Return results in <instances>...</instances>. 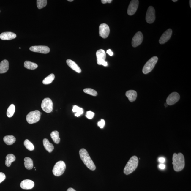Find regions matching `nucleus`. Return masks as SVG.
I'll use <instances>...</instances> for the list:
<instances>
[{"instance_id": "obj_7", "label": "nucleus", "mask_w": 191, "mask_h": 191, "mask_svg": "<svg viewBox=\"0 0 191 191\" xmlns=\"http://www.w3.org/2000/svg\"><path fill=\"white\" fill-rule=\"evenodd\" d=\"M97 63L98 65H103L105 67L108 66V63L105 61L106 59V53L104 50L100 49L96 52Z\"/></svg>"}, {"instance_id": "obj_6", "label": "nucleus", "mask_w": 191, "mask_h": 191, "mask_svg": "<svg viewBox=\"0 0 191 191\" xmlns=\"http://www.w3.org/2000/svg\"><path fill=\"white\" fill-rule=\"evenodd\" d=\"M40 112L39 111H32L27 115V121L30 124L36 123L40 120Z\"/></svg>"}, {"instance_id": "obj_10", "label": "nucleus", "mask_w": 191, "mask_h": 191, "mask_svg": "<svg viewBox=\"0 0 191 191\" xmlns=\"http://www.w3.org/2000/svg\"><path fill=\"white\" fill-rule=\"evenodd\" d=\"M99 35L103 38H106L110 33V29L109 26L105 23L101 24L99 26Z\"/></svg>"}, {"instance_id": "obj_28", "label": "nucleus", "mask_w": 191, "mask_h": 191, "mask_svg": "<svg viewBox=\"0 0 191 191\" xmlns=\"http://www.w3.org/2000/svg\"><path fill=\"white\" fill-rule=\"evenodd\" d=\"M72 111L74 113H76L75 116L77 117H79L84 113V110L81 108L79 107L77 105H74Z\"/></svg>"}, {"instance_id": "obj_30", "label": "nucleus", "mask_w": 191, "mask_h": 191, "mask_svg": "<svg viewBox=\"0 0 191 191\" xmlns=\"http://www.w3.org/2000/svg\"><path fill=\"white\" fill-rule=\"evenodd\" d=\"M24 145L28 150L30 151H32L34 149V146L33 144L28 140H26L24 142Z\"/></svg>"}, {"instance_id": "obj_23", "label": "nucleus", "mask_w": 191, "mask_h": 191, "mask_svg": "<svg viewBox=\"0 0 191 191\" xmlns=\"http://www.w3.org/2000/svg\"><path fill=\"white\" fill-rule=\"evenodd\" d=\"M16 160V157L12 154H9L6 157L5 164L7 167H10L12 162Z\"/></svg>"}, {"instance_id": "obj_36", "label": "nucleus", "mask_w": 191, "mask_h": 191, "mask_svg": "<svg viewBox=\"0 0 191 191\" xmlns=\"http://www.w3.org/2000/svg\"><path fill=\"white\" fill-rule=\"evenodd\" d=\"M101 1L103 4H105L107 3H111L112 1V0H102Z\"/></svg>"}, {"instance_id": "obj_25", "label": "nucleus", "mask_w": 191, "mask_h": 191, "mask_svg": "<svg viewBox=\"0 0 191 191\" xmlns=\"http://www.w3.org/2000/svg\"><path fill=\"white\" fill-rule=\"evenodd\" d=\"M24 67L28 69L34 70L38 67V65L36 63L30 62L29 61H26L24 63Z\"/></svg>"}, {"instance_id": "obj_31", "label": "nucleus", "mask_w": 191, "mask_h": 191, "mask_svg": "<svg viewBox=\"0 0 191 191\" xmlns=\"http://www.w3.org/2000/svg\"><path fill=\"white\" fill-rule=\"evenodd\" d=\"M47 1L46 0H37V5L39 9H41L45 7L47 5Z\"/></svg>"}, {"instance_id": "obj_12", "label": "nucleus", "mask_w": 191, "mask_h": 191, "mask_svg": "<svg viewBox=\"0 0 191 191\" xmlns=\"http://www.w3.org/2000/svg\"><path fill=\"white\" fill-rule=\"evenodd\" d=\"M139 5L138 0H132L130 2L127 10V14L130 16L134 15L136 12Z\"/></svg>"}, {"instance_id": "obj_24", "label": "nucleus", "mask_w": 191, "mask_h": 191, "mask_svg": "<svg viewBox=\"0 0 191 191\" xmlns=\"http://www.w3.org/2000/svg\"><path fill=\"white\" fill-rule=\"evenodd\" d=\"M24 164L26 168L28 170H31L33 168V164L32 159L29 157H26L24 159Z\"/></svg>"}, {"instance_id": "obj_13", "label": "nucleus", "mask_w": 191, "mask_h": 191, "mask_svg": "<svg viewBox=\"0 0 191 191\" xmlns=\"http://www.w3.org/2000/svg\"><path fill=\"white\" fill-rule=\"evenodd\" d=\"M29 49L34 52L44 54L49 53L50 51L49 48L45 46H32L29 48Z\"/></svg>"}, {"instance_id": "obj_39", "label": "nucleus", "mask_w": 191, "mask_h": 191, "mask_svg": "<svg viewBox=\"0 0 191 191\" xmlns=\"http://www.w3.org/2000/svg\"><path fill=\"white\" fill-rule=\"evenodd\" d=\"M165 161V159L164 157H160L159 159V161L161 163H164Z\"/></svg>"}, {"instance_id": "obj_19", "label": "nucleus", "mask_w": 191, "mask_h": 191, "mask_svg": "<svg viewBox=\"0 0 191 191\" xmlns=\"http://www.w3.org/2000/svg\"><path fill=\"white\" fill-rule=\"evenodd\" d=\"M9 68L8 61L6 60H4L0 63V73H6L8 71Z\"/></svg>"}, {"instance_id": "obj_32", "label": "nucleus", "mask_w": 191, "mask_h": 191, "mask_svg": "<svg viewBox=\"0 0 191 191\" xmlns=\"http://www.w3.org/2000/svg\"><path fill=\"white\" fill-rule=\"evenodd\" d=\"M83 91L87 94L90 95L96 96L97 95V93L96 91L91 88H86L83 90Z\"/></svg>"}, {"instance_id": "obj_44", "label": "nucleus", "mask_w": 191, "mask_h": 191, "mask_svg": "<svg viewBox=\"0 0 191 191\" xmlns=\"http://www.w3.org/2000/svg\"><path fill=\"white\" fill-rule=\"evenodd\" d=\"M168 105L167 104L165 103V107L168 106Z\"/></svg>"}, {"instance_id": "obj_34", "label": "nucleus", "mask_w": 191, "mask_h": 191, "mask_svg": "<svg viewBox=\"0 0 191 191\" xmlns=\"http://www.w3.org/2000/svg\"><path fill=\"white\" fill-rule=\"evenodd\" d=\"M98 126L101 129H103L105 125V120L103 119H101L98 122Z\"/></svg>"}, {"instance_id": "obj_22", "label": "nucleus", "mask_w": 191, "mask_h": 191, "mask_svg": "<svg viewBox=\"0 0 191 191\" xmlns=\"http://www.w3.org/2000/svg\"><path fill=\"white\" fill-rule=\"evenodd\" d=\"M3 140L7 145H11L15 142L16 139L15 137L12 135H8L4 138Z\"/></svg>"}, {"instance_id": "obj_42", "label": "nucleus", "mask_w": 191, "mask_h": 191, "mask_svg": "<svg viewBox=\"0 0 191 191\" xmlns=\"http://www.w3.org/2000/svg\"><path fill=\"white\" fill-rule=\"evenodd\" d=\"M190 8H191V1H190Z\"/></svg>"}, {"instance_id": "obj_40", "label": "nucleus", "mask_w": 191, "mask_h": 191, "mask_svg": "<svg viewBox=\"0 0 191 191\" xmlns=\"http://www.w3.org/2000/svg\"><path fill=\"white\" fill-rule=\"evenodd\" d=\"M67 191H76L75 190H74V189L70 188H68Z\"/></svg>"}, {"instance_id": "obj_27", "label": "nucleus", "mask_w": 191, "mask_h": 191, "mask_svg": "<svg viewBox=\"0 0 191 191\" xmlns=\"http://www.w3.org/2000/svg\"><path fill=\"white\" fill-rule=\"evenodd\" d=\"M55 78L54 75L53 74H51L43 80L42 83L45 85L51 84L54 79Z\"/></svg>"}, {"instance_id": "obj_37", "label": "nucleus", "mask_w": 191, "mask_h": 191, "mask_svg": "<svg viewBox=\"0 0 191 191\" xmlns=\"http://www.w3.org/2000/svg\"><path fill=\"white\" fill-rule=\"evenodd\" d=\"M107 53L109 55H110V56H112L113 55V53L111 50V49H108L107 51Z\"/></svg>"}, {"instance_id": "obj_3", "label": "nucleus", "mask_w": 191, "mask_h": 191, "mask_svg": "<svg viewBox=\"0 0 191 191\" xmlns=\"http://www.w3.org/2000/svg\"><path fill=\"white\" fill-rule=\"evenodd\" d=\"M138 159L136 156L131 157L127 163L124 168V173L126 175H128L135 171L138 167Z\"/></svg>"}, {"instance_id": "obj_8", "label": "nucleus", "mask_w": 191, "mask_h": 191, "mask_svg": "<svg viewBox=\"0 0 191 191\" xmlns=\"http://www.w3.org/2000/svg\"><path fill=\"white\" fill-rule=\"evenodd\" d=\"M53 104L51 100L49 98H46L42 102L41 107L44 112L51 113L53 110Z\"/></svg>"}, {"instance_id": "obj_4", "label": "nucleus", "mask_w": 191, "mask_h": 191, "mask_svg": "<svg viewBox=\"0 0 191 191\" xmlns=\"http://www.w3.org/2000/svg\"><path fill=\"white\" fill-rule=\"evenodd\" d=\"M158 57L154 56L151 57L146 63L143 68L142 72L144 74H147L151 72L156 64Z\"/></svg>"}, {"instance_id": "obj_18", "label": "nucleus", "mask_w": 191, "mask_h": 191, "mask_svg": "<svg viewBox=\"0 0 191 191\" xmlns=\"http://www.w3.org/2000/svg\"><path fill=\"white\" fill-rule=\"evenodd\" d=\"M66 62L68 65L72 70L77 72L78 73H81V70L80 68L74 61L71 60H67L66 61Z\"/></svg>"}, {"instance_id": "obj_26", "label": "nucleus", "mask_w": 191, "mask_h": 191, "mask_svg": "<svg viewBox=\"0 0 191 191\" xmlns=\"http://www.w3.org/2000/svg\"><path fill=\"white\" fill-rule=\"evenodd\" d=\"M50 136L53 141L56 144H59L60 141V138L59 137V132L57 131H53L50 134Z\"/></svg>"}, {"instance_id": "obj_21", "label": "nucleus", "mask_w": 191, "mask_h": 191, "mask_svg": "<svg viewBox=\"0 0 191 191\" xmlns=\"http://www.w3.org/2000/svg\"><path fill=\"white\" fill-rule=\"evenodd\" d=\"M43 143L44 148L48 152L51 153L54 149L53 144L49 141L48 139L45 138L43 140Z\"/></svg>"}, {"instance_id": "obj_29", "label": "nucleus", "mask_w": 191, "mask_h": 191, "mask_svg": "<svg viewBox=\"0 0 191 191\" xmlns=\"http://www.w3.org/2000/svg\"><path fill=\"white\" fill-rule=\"evenodd\" d=\"M15 107L13 104L11 105L7 109V114L9 118H11L13 116L15 112Z\"/></svg>"}, {"instance_id": "obj_43", "label": "nucleus", "mask_w": 191, "mask_h": 191, "mask_svg": "<svg viewBox=\"0 0 191 191\" xmlns=\"http://www.w3.org/2000/svg\"><path fill=\"white\" fill-rule=\"evenodd\" d=\"M68 1L70 2H72L73 1V0H68Z\"/></svg>"}, {"instance_id": "obj_11", "label": "nucleus", "mask_w": 191, "mask_h": 191, "mask_svg": "<svg viewBox=\"0 0 191 191\" xmlns=\"http://www.w3.org/2000/svg\"><path fill=\"white\" fill-rule=\"evenodd\" d=\"M143 39V36L141 31L136 33L132 39V45L133 47H136L142 43Z\"/></svg>"}, {"instance_id": "obj_35", "label": "nucleus", "mask_w": 191, "mask_h": 191, "mask_svg": "<svg viewBox=\"0 0 191 191\" xmlns=\"http://www.w3.org/2000/svg\"><path fill=\"white\" fill-rule=\"evenodd\" d=\"M6 178L5 174L2 172H0V183L2 182Z\"/></svg>"}, {"instance_id": "obj_17", "label": "nucleus", "mask_w": 191, "mask_h": 191, "mask_svg": "<svg viewBox=\"0 0 191 191\" xmlns=\"http://www.w3.org/2000/svg\"><path fill=\"white\" fill-rule=\"evenodd\" d=\"M16 35L11 32H5L0 34V38L3 40H10L16 38Z\"/></svg>"}, {"instance_id": "obj_33", "label": "nucleus", "mask_w": 191, "mask_h": 191, "mask_svg": "<svg viewBox=\"0 0 191 191\" xmlns=\"http://www.w3.org/2000/svg\"><path fill=\"white\" fill-rule=\"evenodd\" d=\"M94 116V113L91 112V111H88L86 114V117L90 119H91L93 118Z\"/></svg>"}, {"instance_id": "obj_14", "label": "nucleus", "mask_w": 191, "mask_h": 191, "mask_svg": "<svg viewBox=\"0 0 191 191\" xmlns=\"http://www.w3.org/2000/svg\"><path fill=\"white\" fill-rule=\"evenodd\" d=\"M179 99V94L177 92H172L169 95L167 99L166 103L169 105H173L177 103Z\"/></svg>"}, {"instance_id": "obj_2", "label": "nucleus", "mask_w": 191, "mask_h": 191, "mask_svg": "<svg viewBox=\"0 0 191 191\" xmlns=\"http://www.w3.org/2000/svg\"><path fill=\"white\" fill-rule=\"evenodd\" d=\"M79 155L81 160L87 168L92 171L96 169L95 165L86 149L83 148L80 150Z\"/></svg>"}, {"instance_id": "obj_5", "label": "nucleus", "mask_w": 191, "mask_h": 191, "mask_svg": "<svg viewBox=\"0 0 191 191\" xmlns=\"http://www.w3.org/2000/svg\"><path fill=\"white\" fill-rule=\"evenodd\" d=\"M66 168V164L64 161H59L54 166L53 170V173L56 176H60L64 173Z\"/></svg>"}, {"instance_id": "obj_41", "label": "nucleus", "mask_w": 191, "mask_h": 191, "mask_svg": "<svg viewBox=\"0 0 191 191\" xmlns=\"http://www.w3.org/2000/svg\"><path fill=\"white\" fill-rule=\"evenodd\" d=\"M177 0H172V1L174 2H176L177 1Z\"/></svg>"}, {"instance_id": "obj_9", "label": "nucleus", "mask_w": 191, "mask_h": 191, "mask_svg": "<svg viewBox=\"0 0 191 191\" xmlns=\"http://www.w3.org/2000/svg\"><path fill=\"white\" fill-rule=\"evenodd\" d=\"M146 19L147 23L151 24L155 19V12L154 8L152 6L149 7L146 15Z\"/></svg>"}, {"instance_id": "obj_16", "label": "nucleus", "mask_w": 191, "mask_h": 191, "mask_svg": "<svg viewBox=\"0 0 191 191\" xmlns=\"http://www.w3.org/2000/svg\"><path fill=\"white\" fill-rule=\"evenodd\" d=\"M34 183L32 181L29 179L24 180L20 183V186L24 190H30L34 187Z\"/></svg>"}, {"instance_id": "obj_38", "label": "nucleus", "mask_w": 191, "mask_h": 191, "mask_svg": "<svg viewBox=\"0 0 191 191\" xmlns=\"http://www.w3.org/2000/svg\"><path fill=\"white\" fill-rule=\"evenodd\" d=\"M159 168H160L161 169H164L165 168V165L164 164H161L159 165Z\"/></svg>"}, {"instance_id": "obj_20", "label": "nucleus", "mask_w": 191, "mask_h": 191, "mask_svg": "<svg viewBox=\"0 0 191 191\" xmlns=\"http://www.w3.org/2000/svg\"><path fill=\"white\" fill-rule=\"evenodd\" d=\"M126 96L128 98L129 101L131 102L134 101L137 97V93L135 90L128 91L126 93Z\"/></svg>"}, {"instance_id": "obj_15", "label": "nucleus", "mask_w": 191, "mask_h": 191, "mask_svg": "<svg viewBox=\"0 0 191 191\" xmlns=\"http://www.w3.org/2000/svg\"><path fill=\"white\" fill-rule=\"evenodd\" d=\"M172 33V31L171 29H168L165 31L159 40V43L163 44L167 42L171 37Z\"/></svg>"}, {"instance_id": "obj_1", "label": "nucleus", "mask_w": 191, "mask_h": 191, "mask_svg": "<svg viewBox=\"0 0 191 191\" xmlns=\"http://www.w3.org/2000/svg\"><path fill=\"white\" fill-rule=\"evenodd\" d=\"M172 161L174 170L179 172L183 170L185 166L184 157L182 153H174Z\"/></svg>"}]
</instances>
